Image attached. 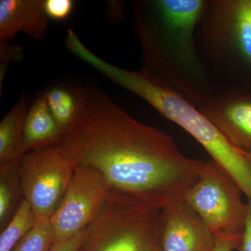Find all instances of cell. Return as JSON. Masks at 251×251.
Here are the masks:
<instances>
[{
    "mask_svg": "<svg viewBox=\"0 0 251 251\" xmlns=\"http://www.w3.org/2000/svg\"><path fill=\"white\" fill-rule=\"evenodd\" d=\"M63 145L114 191L163 209L181 199L204 161L185 156L172 136L135 120L100 90L84 91Z\"/></svg>",
    "mask_w": 251,
    "mask_h": 251,
    "instance_id": "6da1fadb",
    "label": "cell"
},
{
    "mask_svg": "<svg viewBox=\"0 0 251 251\" xmlns=\"http://www.w3.org/2000/svg\"><path fill=\"white\" fill-rule=\"evenodd\" d=\"M196 38L216 96L245 93L251 77V0H206Z\"/></svg>",
    "mask_w": 251,
    "mask_h": 251,
    "instance_id": "277c9868",
    "label": "cell"
},
{
    "mask_svg": "<svg viewBox=\"0 0 251 251\" xmlns=\"http://www.w3.org/2000/svg\"><path fill=\"white\" fill-rule=\"evenodd\" d=\"M112 191L97 171L78 165L60 204L50 219L55 242L85 230L97 219Z\"/></svg>",
    "mask_w": 251,
    "mask_h": 251,
    "instance_id": "ba28073f",
    "label": "cell"
},
{
    "mask_svg": "<svg viewBox=\"0 0 251 251\" xmlns=\"http://www.w3.org/2000/svg\"><path fill=\"white\" fill-rule=\"evenodd\" d=\"M125 3L121 1H110L108 3L109 18L114 23L120 22L123 19Z\"/></svg>",
    "mask_w": 251,
    "mask_h": 251,
    "instance_id": "603a6c76",
    "label": "cell"
},
{
    "mask_svg": "<svg viewBox=\"0 0 251 251\" xmlns=\"http://www.w3.org/2000/svg\"><path fill=\"white\" fill-rule=\"evenodd\" d=\"M236 181L215 162L204 161L197 179L181 199L199 214L214 234L242 237L248 206Z\"/></svg>",
    "mask_w": 251,
    "mask_h": 251,
    "instance_id": "8992f818",
    "label": "cell"
},
{
    "mask_svg": "<svg viewBox=\"0 0 251 251\" xmlns=\"http://www.w3.org/2000/svg\"><path fill=\"white\" fill-rule=\"evenodd\" d=\"M38 218L29 203L23 198L9 223L1 229L0 251H11L35 226Z\"/></svg>",
    "mask_w": 251,
    "mask_h": 251,
    "instance_id": "2e32d148",
    "label": "cell"
},
{
    "mask_svg": "<svg viewBox=\"0 0 251 251\" xmlns=\"http://www.w3.org/2000/svg\"><path fill=\"white\" fill-rule=\"evenodd\" d=\"M242 237L224 234H215V246L213 251H237Z\"/></svg>",
    "mask_w": 251,
    "mask_h": 251,
    "instance_id": "ffe728a7",
    "label": "cell"
},
{
    "mask_svg": "<svg viewBox=\"0 0 251 251\" xmlns=\"http://www.w3.org/2000/svg\"><path fill=\"white\" fill-rule=\"evenodd\" d=\"M46 97L51 115L64 133L80 114L84 91L55 87L46 92Z\"/></svg>",
    "mask_w": 251,
    "mask_h": 251,
    "instance_id": "5bb4252c",
    "label": "cell"
},
{
    "mask_svg": "<svg viewBox=\"0 0 251 251\" xmlns=\"http://www.w3.org/2000/svg\"><path fill=\"white\" fill-rule=\"evenodd\" d=\"M46 0H1L0 40L9 42L23 32L34 40H42L49 28Z\"/></svg>",
    "mask_w": 251,
    "mask_h": 251,
    "instance_id": "8fae6325",
    "label": "cell"
},
{
    "mask_svg": "<svg viewBox=\"0 0 251 251\" xmlns=\"http://www.w3.org/2000/svg\"><path fill=\"white\" fill-rule=\"evenodd\" d=\"M28 112L25 97L15 104L0 123V166L20 163L25 155L23 127Z\"/></svg>",
    "mask_w": 251,
    "mask_h": 251,
    "instance_id": "4fadbf2b",
    "label": "cell"
},
{
    "mask_svg": "<svg viewBox=\"0 0 251 251\" xmlns=\"http://www.w3.org/2000/svg\"><path fill=\"white\" fill-rule=\"evenodd\" d=\"M22 49L20 46L11 45L8 42L0 43V59L1 67H5L10 62L20 60L22 57Z\"/></svg>",
    "mask_w": 251,
    "mask_h": 251,
    "instance_id": "d6986e66",
    "label": "cell"
},
{
    "mask_svg": "<svg viewBox=\"0 0 251 251\" xmlns=\"http://www.w3.org/2000/svg\"><path fill=\"white\" fill-rule=\"evenodd\" d=\"M63 132L50 111L46 93L36 99L28 110L23 127V145L26 153L59 145Z\"/></svg>",
    "mask_w": 251,
    "mask_h": 251,
    "instance_id": "7c38bea8",
    "label": "cell"
},
{
    "mask_svg": "<svg viewBox=\"0 0 251 251\" xmlns=\"http://www.w3.org/2000/svg\"><path fill=\"white\" fill-rule=\"evenodd\" d=\"M85 230L70 239L54 242L49 251H80L85 237Z\"/></svg>",
    "mask_w": 251,
    "mask_h": 251,
    "instance_id": "44dd1931",
    "label": "cell"
},
{
    "mask_svg": "<svg viewBox=\"0 0 251 251\" xmlns=\"http://www.w3.org/2000/svg\"><path fill=\"white\" fill-rule=\"evenodd\" d=\"M143 68L198 108L216 96L196 32L206 0H135Z\"/></svg>",
    "mask_w": 251,
    "mask_h": 251,
    "instance_id": "7a4b0ae2",
    "label": "cell"
},
{
    "mask_svg": "<svg viewBox=\"0 0 251 251\" xmlns=\"http://www.w3.org/2000/svg\"><path fill=\"white\" fill-rule=\"evenodd\" d=\"M72 0H46L45 10L50 19L64 21L74 9Z\"/></svg>",
    "mask_w": 251,
    "mask_h": 251,
    "instance_id": "ac0fdd59",
    "label": "cell"
},
{
    "mask_svg": "<svg viewBox=\"0 0 251 251\" xmlns=\"http://www.w3.org/2000/svg\"><path fill=\"white\" fill-rule=\"evenodd\" d=\"M77 166L61 144L26 153L19 163L21 187L38 219H50Z\"/></svg>",
    "mask_w": 251,
    "mask_h": 251,
    "instance_id": "52a82bcc",
    "label": "cell"
},
{
    "mask_svg": "<svg viewBox=\"0 0 251 251\" xmlns=\"http://www.w3.org/2000/svg\"><path fill=\"white\" fill-rule=\"evenodd\" d=\"M110 77L192 135L251 201V162L187 99L143 69L132 71L116 67Z\"/></svg>",
    "mask_w": 251,
    "mask_h": 251,
    "instance_id": "3957f363",
    "label": "cell"
},
{
    "mask_svg": "<svg viewBox=\"0 0 251 251\" xmlns=\"http://www.w3.org/2000/svg\"><path fill=\"white\" fill-rule=\"evenodd\" d=\"M80 251H163L161 209L112 191Z\"/></svg>",
    "mask_w": 251,
    "mask_h": 251,
    "instance_id": "5b68a950",
    "label": "cell"
},
{
    "mask_svg": "<svg viewBox=\"0 0 251 251\" xmlns=\"http://www.w3.org/2000/svg\"><path fill=\"white\" fill-rule=\"evenodd\" d=\"M247 206V222L237 251H251V201H248Z\"/></svg>",
    "mask_w": 251,
    "mask_h": 251,
    "instance_id": "7402d4cb",
    "label": "cell"
},
{
    "mask_svg": "<svg viewBox=\"0 0 251 251\" xmlns=\"http://www.w3.org/2000/svg\"><path fill=\"white\" fill-rule=\"evenodd\" d=\"M163 251H213L215 234L202 218L180 199L161 209Z\"/></svg>",
    "mask_w": 251,
    "mask_h": 251,
    "instance_id": "9c48e42d",
    "label": "cell"
},
{
    "mask_svg": "<svg viewBox=\"0 0 251 251\" xmlns=\"http://www.w3.org/2000/svg\"><path fill=\"white\" fill-rule=\"evenodd\" d=\"M23 199L19 163L0 166V229H4Z\"/></svg>",
    "mask_w": 251,
    "mask_h": 251,
    "instance_id": "9a60e30c",
    "label": "cell"
},
{
    "mask_svg": "<svg viewBox=\"0 0 251 251\" xmlns=\"http://www.w3.org/2000/svg\"><path fill=\"white\" fill-rule=\"evenodd\" d=\"M55 242L50 219H38L34 227L17 243L11 251H49Z\"/></svg>",
    "mask_w": 251,
    "mask_h": 251,
    "instance_id": "e0dca14e",
    "label": "cell"
},
{
    "mask_svg": "<svg viewBox=\"0 0 251 251\" xmlns=\"http://www.w3.org/2000/svg\"><path fill=\"white\" fill-rule=\"evenodd\" d=\"M198 109L234 146L251 153V92L218 94Z\"/></svg>",
    "mask_w": 251,
    "mask_h": 251,
    "instance_id": "30bf717a",
    "label": "cell"
},
{
    "mask_svg": "<svg viewBox=\"0 0 251 251\" xmlns=\"http://www.w3.org/2000/svg\"><path fill=\"white\" fill-rule=\"evenodd\" d=\"M243 152H244V154H245V156L247 157L248 159H249V161H250L251 162V153L244 152V151H243Z\"/></svg>",
    "mask_w": 251,
    "mask_h": 251,
    "instance_id": "cb8c5ba5",
    "label": "cell"
}]
</instances>
